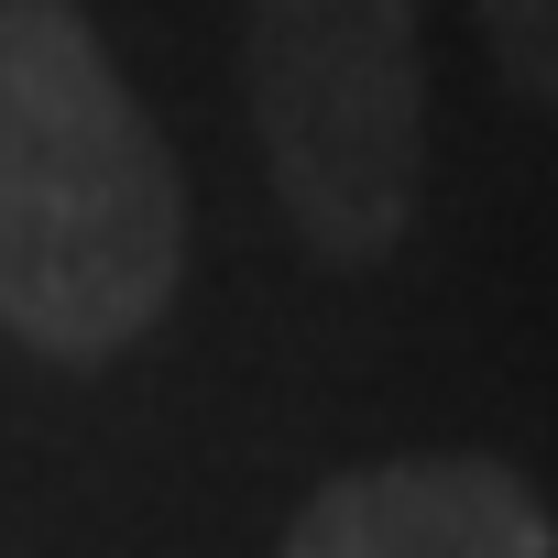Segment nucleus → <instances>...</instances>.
<instances>
[{
	"label": "nucleus",
	"mask_w": 558,
	"mask_h": 558,
	"mask_svg": "<svg viewBox=\"0 0 558 558\" xmlns=\"http://www.w3.org/2000/svg\"><path fill=\"white\" fill-rule=\"evenodd\" d=\"M482 34H493V56L525 99L558 88V0H482Z\"/></svg>",
	"instance_id": "nucleus-4"
},
{
	"label": "nucleus",
	"mask_w": 558,
	"mask_h": 558,
	"mask_svg": "<svg viewBox=\"0 0 558 558\" xmlns=\"http://www.w3.org/2000/svg\"><path fill=\"white\" fill-rule=\"evenodd\" d=\"M241 77L296 241L384 263L427 186L416 0H241Z\"/></svg>",
	"instance_id": "nucleus-2"
},
{
	"label": "nucleus",
	"mask_w": 558,
	"mask_h": 558,
	"mask_svg": "<svg viewBox=\"0 0 558 558\" xmlns=\"http://www.w3.org/2000/svg\"><path fill=\"white\" fill-rule=\"evenodd\" d=\"M186 274V175L77 0H0V329L45 362L132 351Z\"/></svg>",
	"instance_id": "nucleus-1"
},
{
	"label": "nucleus",
	"mask_w": 558,
	"mask_h": 558,
	"mask_svg": "<svg viewBox=\"0 0 558 558\" xmlns=\"http://www.w3.org/2000/svg\"><path fill=\"white\" fill-rule=\"evenodd\" d=\"M274 558H558V525L514 460L416 449L318 482Z\"/></svg>",
	"instance_id": "nucleus-3"
}]
</instances>
